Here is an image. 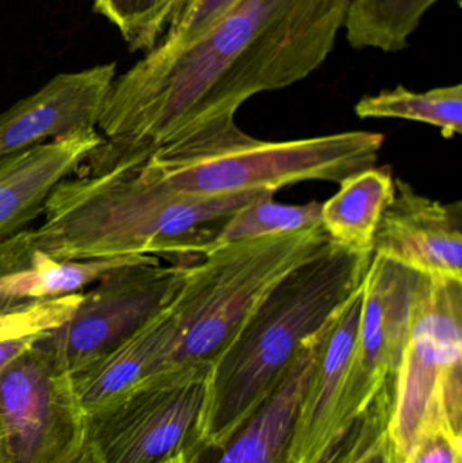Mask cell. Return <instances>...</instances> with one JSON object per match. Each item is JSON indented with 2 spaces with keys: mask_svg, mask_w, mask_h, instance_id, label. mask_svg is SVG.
I'll return each mask as SVG.
<instances>
[{
  "mask_svg": "<svg viewBox=\"0 0 462 463\" xmlns=\"http://www.w3.org/2000/svg\"><path fill=\"white\" fill-rule=\"evenodd\" d=\"M350 0H240L190 48L146 53L117 76L81 171L143 165L155 152L260 92L308 78L335 48Z\"/></svg>",
  "mask_w": 462,
  "mask_h": 463,
  "instance_id": "6da1fadb",
  "label": "cell"
},
{
  "mask_svg": "<svg viewBox=\"0 0 462 463\" xmlns=\"http://www.w3.org/2000/svg\"><path fill=\"white\" fill-rule=\"evenodd\" d=\"M273 193L201 198L174 192L143 167L76 173L54 186L43 222L0 240V258L41 252L56 260L149 255L190 266L225 220Z\"/></svg>",
  "mask_w": 462,
  "mask_h": 463,
  "instance_id": "7a4b0ae2",
  "label": "cell"
},
{
  "mask_svg": "<svg viewBox=\"0 0 462 463\" xmlns=\"http://www.w3.org/2000/svg\"><path fill=\"white\" fill-rule=\"evenodd\" d=\"M372 255L330 244L288 275L212 364L198 446L222 450L281 383L306 339L360 288Z\"/></svg>",
  "mask_w": 462,
  "mask_h": 463,
  "instance_id": "3957f363",
  "label": "cell"
},
{
  "mask_svg": "<svg viewBox=\"0 0 462 463\" xmlns=\"http://www.w3.org/2000/svg\"><path fill=\"white\" fill-rule=\"evenodd\" d=\"M380 133H336L262 141L244 133L235 116L220 117L155 152L141 167L174 192L213 198L273 193L301 182H334L374 167Z\"/></svg>",
  "mask_w": 462,
  "mask_h": 463,
  "instance_id": "277c9868",
  "label": "cell"
},
{
  "mask_svg": "<svg viewBox=\"0 0 462 463\" xmlns=\"http://www.w3.org/2000/svg\"><path fill=\"white\" fill-rule=\"evenodd\" d=\"M330 244L322 227L231 242L184 266L173 366L213 364L270 291Z\"/></svg>",
  "mask_w": 462,
  "mask_h": 463,
  "instance_id": "5b68a950",
  "label": "cell"
},
{
  "mask_svg": "<svg viewBox=\"0 0 462 463\" xmlns=\"http://www.w3.org/2000/svg\"><path fill=\"white\" fill-rule=\"evenodd\" d=\"M434 431L462 435V282L420 275L388 438L407 459L418 438Z\"/></svg>",
  "mask_w": 462,
  "mask_h": 463,
  "instance_id": "8992f818",
  "label": "cell"
},
{
  "mask_svg": "<svg viewBox=\"0 0 462 463\" xmlns=\"http://www.w3.org/2000/svg\"><path fill=\"white\" fill-rule=\"evenodd\" d=\"M212 364L171 367L121 402L89 416L91 463H165L198 446Z\"/></svg>",
  "mask_w": 462,
  "mask_h": 463,
  "instance_id": "52a82bcc",
  "label": "cell"
},
{
  "mask_svg": "<svg viewBox=\"0 0 462 463\" xmlns=\"http://www.w3.org/2000/svg\"><path fill=\"white\" fill-rule=\"evenodd\" d=\"M86 421L48 332L0 373V463H70L83 453Z\"/></svg>",
  "mask_w": 462,
  "mask_h": 463,
  "instance_id": "ba28073f",
  "label": "cell"
},
{
  "mask_svg": "<svg viewBox=\"0 0 462 463\" xmlns=\"http://www.w3.org/2000/svg\"><path fill=\"white\" fill-rule=\"evenodd\" d=\"M184 271V266H165L152 256L95 282L72 317L48 332L59 369L71 374L124 342L173 301Z\"/></svg>",
  "mask_w": 462,
  "mask_h": 463,
  "instance_id": "9c48e42d",
  "label": "cell"
},
{
  "mask_svg": "<svg viewBox=\"0 0 462 463\" xmlns=\"http://www.w3.org/2000/svg\"><path fill=\"white\" fill-rule=\"evenodd\" d=\"M420 280L417 272L372 253L363 275L360 321L350 361L346 396L350 421L393 386Z\"/></svg>",
  "mask_w": 462,
  "mask_h": 463,
  "instance_id": "30bf717a",
  "label": "cell"
},
{
  "mask_svg": "<svg viewBox=\"0 0 462 463\" xmlns=\"http://www.w3.org/2000/svg\"><path fill=\"white\" fill-rule=\"evenodd\" d=\"M372 253L422 277L462 282L461 201L431 200L395 178V194L377 228Z\"/></svg>",
  "mask_w": 462,
  "mask_h": 463,
  "instance_id": "8fae6325",
  "label": "cell"
},
{
  "mask_svg": "<svg viewBox=\"0 0 462 463\" xmlns=\"http://www.w3.org/2000/svg\"><path fill=\"white\" fill-rule=\"evenodd\" d=\"M117 78L116 62L59 73L0 114V159L97 128Z\"/></svg>",
  "mask_w": 462,
  "mask_h": 463,
  "instance_id": "7c38bea8",
  "label": "cell"
},
{
  "mask_svg": "<svg viewBox=\"0 0 462 463\" xmlns=\"http://www.w3.org/2000/svg\"><path fill=\"white\" fill-rule=\"evenodd\" d=\"M363 283L336 315L319 362L309 378L298 407L290 458L293 463H316L352 426L346 410L350 361L357 337Z\"/></svg>",
  "mask_w": 462,
  "mask_h": 463,
  "instance_id": "4fadbf2b",
  "label": "cell"
},
{
  "mask_svg": "<svg viewBox=\"0 0 462 463\" xmlns=\"http://www.w3.org/2000/svg\"><path fill=\"white\" fill-rule=\"evenodd\" d=\"M176 347L178 321L168 304L113 350L68 374L76 404L89 418L121 402L170 370Z\"/></svg>",
  "mask_w": 462,
  "mask_h": 463,
  "instance_id": "5bb4252c",
  "label": "cell"
},
{
  "mask_svg": "<svg viewBox=\"0 0 462 463\" xmlns=\"http://www.w3.org/2000/svg\"><path fill=\"white\" fill-rule=\"evenodd\" d=\"M103 143L97 128L0 159V240L27 227L42 214L43 203L59 182L80 170Z\"/></svg>",
  "mask_w": 462,
  "mask_h": 463,
  "instance_id": "9a60e30c",
  "label": "cell"
},
{
  "mask_svg": "<svg viewBox=\"0 0 462 463\" xmlns=\"http://www.w3.org/2000/svg\"><path fill=\"white\" fill-rule=\"evenodd\" d=\"M336 315L304 342L276 391L222 449V456L217 463H293L290 446L298 407Z\"/></svg>",
  "mask_w": 462,
  "mask_h": 463,
  "instance_id": "2e32d148",
  "label": "cell"
},
{
  "mask_svg": "<svg viewBox=\"0 0 462 463\" xmlns=\"http://www.w3.org/2000/svg\"><path fill=\"white\" fill-rule=\"evenodd\" d=\"M149 258L152 256L56 260L41 252L0 258V310L80 293L108 272Z\"/></svg>",
  "mask_w": 462,
  "mask_h": 463,
  "instance_id": "e0dca14e",
  "label": "cell"
},
{
  "mask_svg": "<svg viewBox=\"0 0 462 463\" xmlns=\"http://www.w3.org/2000/svg\"><path fill=\"white\" fill-rule=\"evenodd\" d=\"M393 194L395 178L387 165L349 176L339 184L338 193L322 203L323 231L333 244L372 255L377 228Z\"/></svg>",
  "mask_w": 462,
  "mask_h": 463,
  "instance_id": "ac0fdd59",
  "label": "cell"
},
{
  "mask_svg": "<svg viewBox=\"0 0 462 463\" xmlns=\"http://www.w3.org/2000/svg\"><path fill=\"white\" fill-rule=\"evenodd\" d=\"M439 0H350L346 40L354 49L406 51L423 16Z\"/></svg>",
  "mask_w": 462,
  "mask_h": 463,
  "instance_id": "d6986e66",
  "label": "cell"
},
{
  "mask_svg": "<svg viewBox=\"0 0 462 463\" xmlns=\"http://www.w3.org/2000/svg\"><path fill=\"white\" fill-rule=\"evenodd\" d=\"M355 114L363 119L398 118L438 128L445 138L462 133V86L437 87L415 92L403 86L384 90L358 100Z\"/></svg>",
  "mask_w": 462,
  "mask_h": 463,
  "instance_id": "ffe728a7",
  "label": "cell"
},
{
  "mask_svg": "<svg viewBox=\"0 0 462 463\" xmlns=\"http://www.w3.org/2000/svg\"><path fill=\"white\" fill-rule=\"evenodd\" d=\"M320 216V203L284 205L274 203V194L265 195L231 214L209 250L243 240L322 227Z\"/></svg>",
  "mask_w": 462,
  "mask_h": 463,
  "instance_id": "44dd1931",
  "label": "cell"
},
{
  "mask_svg": "<svg viewBox=\"0 0 462 463\" xmlns=\"http://www.w3.org/2000/svg\"><path fill=\"white\" fill-rule=\"evenodd\" d=\"M170 0H92V10L121 33L130 52L151 51L168 24Z\"/></svg>",
  "mask_w": 462,
  "mask_h": 463,
  "instance_id": "7402d4cb",
  "label": "cell"
},
{
  "mask_svg": "<svg viewBox=\"0 0 462 463\" xmlns=\"http://www.w3.org/2000/svg\"><path fill=\"white\" fill-rule=\"evenodd\" d=\"M240 0H187L168 24L159 43L146 52L167 57L181 53L222 21Z\"/></svg>",
  "mask_w": 462,
  "mask_h": 463,
  "instance_id": "603a6c76",
  "label": "cell"
},
{
  "mask_svg": "<svg viewBox=\"0 0 462 463\" xmlns=\"http://www.w3.org/2000/svg\"><path fill=\"white\" fill-rule=\"evenodd\" d=\"M83 299V293L30 302L0 310V342L37 336L67 323Z\"/></svg>",
  "mask_w": 462,
  "mask_h": 463,
  "instance_id": "cb8c5ba5",
  "label": "cell"
},
{
  "mask_svg": "<svg viewBox=\"0 0 462 463\" xmlns=\"http://www.w3.org/2000/svg\"><path fill=\"white\" fill-rule=\"evenodd\" d=\"M392 402V388L385 389L372 402L371 407L347 427L335 442L323 454L316 463H350L357 456L363 443L371 437L372 431L385 416L390 415Z\"/></svg>",
  "mask_w": 462,
  "mask_h": 463,
  "instance_id": "d4e9b609",
  "label": "cell"
},
{
  "mask_svg": "<svg viewBox=\"0 0 462 463\" xmlns=\"http://www.w3.org/2000/svg\"><path fill=\"white\" fill-rule=\"evenodd\" d=\"M409 463H462V435L434 431L418 438Z\"/></svg>",
  "mask_w": 462,
  "mask_h": 463,
  "instance_id": "484cf974",
  "label": "cell"
},
{
  "mask_svg": "<svg viewBox=\"0 0 462 463\" xmlns=\"http://www.w3.org/2000/svg\"><path fill=\"white\" fill-rule=\"evenodd\" d=\"M390 415L379 421L357 456L350 463H387L390 457L391 442L388 438Z\"/></svg>",
  "mask_w": 462,
  "mask_h": 463,
  "instance_id": "4316f807",
  "label": "cell"
},
{
  "mask_svg": "<svg viewBox=\"0 0 462 463\" xmlns=\"http://www.w3.org/2000/svg\"><path fill=\"white\" fill-rule=\"evenodd\" d=\"M38 336H40V335H37V336L21 337V339H11L5 340V342H0V373H2L11 362L15 361L22 354L26 353Z\"/></svg>",
  "mask_w": 462,
  "mask_h": 463,
  "instance_id": "83f0119b",
  "label": "cell"
},
{
  "mask_svg": "<svg viewBox=\"0 0 462 463\" xmlns=\"http://www.w3.org/2000/svg\"><path fill=\"white\" fill-rule=\"evenodd\" d=\"M200 453V449H189V450H184L176 454L165 463H198Z\"/></svg>",
  "mask_w": 462,
  "mask_h": 463,
  "instance_id": "f1b7e54d",
  "label": "cell"
},
{
  "mask_svg": "<svg viewBox=\"0 0 462 463\" xmlns=\"http://www.w3.org/2000/svg\"><path fill=\"white\" fill-rule=\"evenodd\" d=\"M187 0H170V7H168V24L173 21L174 16L182 10ZM167 24V26H168Z\"/></svg>",
  "mask_w": 462,
  "mask_h": 463,
  "instance_id": "f546056e",
  "label": "cell"
},
{
  "mask_svg": "<svg viewBox=\"0 0 462 463\" xmlns=\"http://www.w3.org/2000/svg\"><path fill=\"white\" fill-rule=\"evenodd\" d=\"M387 463H409V459L401 458V457L396 456L395 451H393L392 445H391L390 457H388Z\"/></svg>",
  "mask_w": 462,
  "mask_h": 463,
  "instance_id": "4dcf8cb0",
  "label": "cell"
},
{
  "mask_svg": "<svg viewBox=\"0 0 462 463\" xmlns=\"http://www.w3.org/2000/svg\"><path fill=\"white\" fill-rule=\"evenodd\" d=\"M70 463H91L90 462L89 457L86 456V453L80 454V456L78 457V458L73 459V461H71Z\"/></svg>",
  "mask_w": 462,
  "mask_h": 463,
  "instance_id": "1f68e13d",
  "label": "cell"
}]
</instances>
